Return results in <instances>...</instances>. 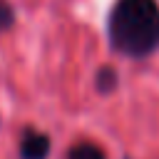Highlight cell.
<instances>
[{"mask_svg": "<svg viewBox=\"0 0 159 159\" xmlns=\"http://www.w3.org/2000/svg\"><path fill=\"white\" fill-rule=\"evenodd\" d=\"M117 87V75H114V70L112 67H102L99 72H97V89L99 92H112Z\"/></svg>", "mask_w": 159, "mask_h": 159, "instance_id": "obj_4", "label": "cell"}, {"mask_svg": "<svg viewBox=\"0 0 159 159\" xmlns=\"http://www.w3.org/2000/svg\"><path fill=\"white\" fill-rule=\"evenodd\" d=\"M67 159H104V152L92 142H80V144H75L70 149Z\"/></svg>", "mask_w": 159, "mask_h": 159, "instance_id": "obj_3", "label": "cell"}, {"mask_svg": "<svg viewBox=\"0 0 159 159\" xmlns=\"http://www.w3.org/2000/svg\"><path fill=\"white\" fill-rule=\"evenodd\" d=\"M12 20H15L12 7H10L5 0H0V30H7V27L12 25Z\"/></svg>", "mask_w": 159, "mask_h": 159, "instance_id": "obj_5", "label": "cell"}, {"mask_svg": "<svg viewBox=\"0 0 159 159\" xmlns=\"http://www.w3.org/2000/svg\"><path fill=\"white\" fill-rule=\"evenodd\" d=\"M50 152V139L40 132H25V139L20 144L22 159H45Z\"/></svg>", "mask_w": 159, "mask_h": 159, "instance_id": "obj_2", "label": "cell"}, {"mask_svg": "<svg viewBox=\"0 0 159 159\" xmlns=\"http://www.w3.org/2000/svg\"><path fill=\"white\" fill-rule=\"evenodd\" d=\"M112 47L127 57H147L159 47V7L154 0H117L109 12Z\"/></svg>", "mask_w": 159, "mask_h": 159, "instance_id": "obj_1", "label": "cell"}]
</instances>
